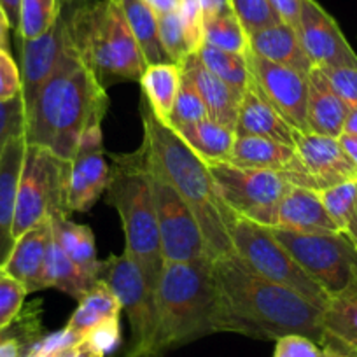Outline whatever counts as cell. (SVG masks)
I'll use <instances>...</instances> for the list:
<instances>
[{"label": "cell", "mask_w": 357, "mask_h": 357, "mask_svg": "<svg viewBox=\"0 0 357 357\" xmlns=\"http://www.w3.org/2000/svg\"><path fill=\"white\" fill-rule=\"evenodd\" d=\"M22 95V72L8 47H0V100H15Z\"/></svg>", "instance_id": "cell-46"}, {"label": "cell", "mask_w": 357, "mask_h": 357, "mask_svg": "<svg viewBox=\"0 0 357 357\" xmlns=\"http://www.w3.org/2000/svg\"><path fill=\"white\" fill-rule=\"evenodd\" d=\"M51 238L53 229L50 219L30 228L15 240V245L0 272L22 282L29 294L44 291V263Z\"/></svg>", "instance_id": "cell-21"}, {"label": "cell", "mask_w": 357, "mask_h": 357, "mask_svg": "<svg viewBox=\"0 0 357 357\" xmlns=\"http://www.w3.org/2000/svg\"><path fill=\"white\" fill-rule=\"evenodd\" d=\"M200 4L202 9H204L205 18H211V16L231 8V6H229V0H200Z\"/></svg>", "instance_id": "cell-54"}, {"label": "cell", "mask_w": 357, "mask_h": 357, "mask_svg": "<svg viewBox=\"0 0 357 357\" xmlns=\"http://www.w3.org/2000/svg\"><path fill=\"white\" fill-rule=\"evenodd\" d=\"M25 151L26 139L23 133L13 137L0 154V270L15 245L13 225H15L16 197H18V183Z\"/></svg>", "instance_id": "cell-22"}, {"label": "cell", "mask_w": 357, "mask_h": 357, "mask_svg": "<svg viewBox=\"0 0 357 357\" xmlns=\"http://www.w3.org/2000/svg\"><path fill=\"white\" fill-rule=\"evenodd\" d=\"M50 221L54 242L61 247V250L77 266H81L82 270H86V272L98 279L100 261L97 257L95 235L89 229V226L75 225L65 215H56V218H51Z\"/></svg>", "instance_id": "cell-30"}, {"label": "cell", "mask_w": 357, "mask_h": 357, "mask_svg": "<svg viewBox=\"0 0 357 357\" xmlns=\"http://www.w3.org/2000/svg\"><path fill=\"white\" fill-rule=\"evenodd\" d=\"M23 133H25V102L22 95L15 100H0V154L13 137Z\"/></svg>", "instance_id": "cell-44"}, {"label": "cell", "mask_w": 357, "mask_h": 357, "mask_svg": "<svg viewBox=\"0 0 357 357\" xmlns=\"http://www.w3.org/2000/svg\"><path fill=\"white\" fill-rule=\"evenodd\" d=\"M207 118V109H205V104L202 102L200 95L193 88V84L183 75V84L178 88L177 98H175L174 109H172V114L168 118L167 125L172 126L174 130H178L183 128V126L204 121Z\"/></svg>", "instance_id": "cell-38"}, {"label": "cell", "mask_w": 357, "mask_h": 357, "mask_svg": "<svg viewBox=\"0 0 357 357\" xmlns=\"http://www.w3.org/2000/svg\"><path fill=\"white\" fill-rule=\"evenodd\" d=\"M43 282L44 289L53 287V289L61 291V293L68 294L79 301L98 282V279L82 270L81 266H77L54 242V238H51L50 247H47L46 263H44Z\"/></svg>", "instance_id": "cell-27"}, {"label": "cell", "mask_w": 357, "mask_h": 357, "mask_svg": "<svg viewBox=\"0 0 357 357\" xmlns=\"http://www.w3.org/2000/svg\"><path fill=\"white\" fill-rule=\"evenodd\" d=\"M324 350L314 340L301 335H287L277 340L273 357H322Z\"/></svg>", "instance_id": "cell-47"}, {"label": "cell", "mask_w": 357, "mask_h": 357, "mask_svg": "<svg viewBox=\"0 0 357 357\" xmlns=\"http://www.w3.org/2000/svg\"><path fill=\"white\" fill-rule=\"evenodd\" d=\"M147 168H149L151 190H153L165 263L211 259L204 233L191 208L165 178V175L154 167L149 156H147Z\"/></svg>", "instance_id": "cell-13"}, {"label": "cell", "mask_w": 357, "mask_h": 357, "mask_svg": "<svg viewBox=\"0 0 357 357\" xmlns=\"http://www.w3.org/2000/svg\"><path fill=\"white\" fill-rule=\"evenodd\" d=\"M266 2L273 9V13L279 16L280 22L296 29L303 0H266Z\"/></svg>", "instance_id": "cell-50"}, {"label": "cell", "mask_w": 357, "mask_h": 357, "mask_svg": "<svg viewBox=\"0 0 357 357\" xmlns=\"http://www.w3.org/2000/svg\"><path fill=\"white\" fill-rule=\"evenodd\" d=\"M43 336V321H40V301L23 307L22 314L9 326L0 328V345L13 338H23L36 343Z\"/></svg>", "instance_id": "cell-42"}, {"label": "cell", "mask_w": 357, "mask_h": 357, "mask_svg": "<svg viewBox=\"0 0 357 357\" xmlns=\"http://www.w3.org/2000/svg\"><path fill=\"white\" fill-rule=\"evenodd\" d=\"M58 0H22L20 6V40H33L44 36L56 20Z\"/></svg>", "instance_id": "cell-36"}, {"label": "cell", "mask_w": 357, "mask_h": 357, "mask_svg": "<svg viewBox=\"0 0 357 357\" xmlns=\"http://www.w3.org/2000/svg\"><path fill=\"white\" fill-rule=\"evenodd\" d=\"M125 15L126 23L135 37L137 44L142 50L147 65L170 61L165 54L158 33V18L146 0H114Z\"/></svg>", "instance_id": "cell-32"}, {"label": "cell", "mask_w": 357, "mask_h": 357, "mask_svg": "<svg viewBox=\"0 0 357 357\" xmlns=\"http://www.w3.org/2000/svg\"><path fill=\"white\" fill-rule=\"evenodd\" d=\"M340 144H342L343 151L347 153V156L356 163L357 167V135H349V133H342L338 137Z\"/></svg>", "instance_id": "cell-55"}, {"label": "cell", "mask_w": 357, "mask_h": 357, "mask_svg": "<svg viewBox=\"0 0 357 357\" xmlns=\"http://www.w3.org/2000/svg\"><path fill=\"white\" fill-rule=\"evenodd\" d=\"M205 43L236 54L249 51V36L231 8L205 18Z\"/></svg>", "instance_id": "cell-34"}, {"label": "cell", "mask_w": 357, "mask_h": 357, "mask_svg": "<svg viewBox=\"0 0 357 357\" xmlns=\"http://www.w3.org/2000/svg\"><path fill=\"white\" fill-rule=\"evenodd\" d=\"M107 204L118 211L125 229V252L139 264L147 284L156 291L165 266L158 231L156 208L151 190L147 154L144 146L130 154H112Z\"/></svg>", "instance_id": "cell-4"}, {"label": "cell", "mask_w": 357, "mask_h": 357, "mask_svg": "<svg viewBox=\"0 0 357 357\" xmlns=\"http://www.w3.org/2000/svg\"><path fill=\"white\" fill-rule=\"evenodd\" d=\"M26 294L22 282L0 272V328L9 326L22 314Z\"/></svg>", "instance_id": "cell-43"}, {"label": "cell", "mask_w": 357, "mask_h": 357, "mask_svg": "<svg viewBox=\"0 0 357 357\" xmlns=\"http://www.w3.org/2000/svg\"><path fill=\"white\" fill-rule=\"evenodd\" d=\"M109 109L105 86L82 61L68 77L61 95L53 142L50 151L61 160L70 161L77 151L82 133L102 125Z\"/></svg>", "instance_id": "cell-12"}, {"label": "cell", "mask_w": 357, "mask_h": 357, "mask_svg": "<svg viewBox=\"0 0 357 357\" xmlns=\"http://www.w3.org/2000/svg\"><path fill=\"white\" fill-rule=\"evenodd\" d=\"M23 357H105L104 354L98 349H95L88 340H79V342L72 343V345L65 347V349L58 350V352L53 354H36L26 350Z\"/></svg>", "instance_id": "cell-49"}, {"label": "cell", "mask_w": 357, "mask_h": 357, "mask_svg": "<svg viewBox=\"0 0 357 357\" xmlns=\"http://www.w3.org/2000/svg\"><path fill=\"white\" fill-rule=\"evenodd\" d=\"M294 149L314 191L357 178L356 163L347 156L338 139L294 130Z\"/></svg>", "instance_id": "cell-17"}, {"label": "cell", "mask_w": 357, "mask_h": 357, "mask_svg": "<svg viewBox=\"0 0 357 357\" xmlns=\"http://www.w3.org/2000/svg\"><path fill=\"white\" fill-rule=\"evenodd\" d=\"M345 235L349 236L350 242H352L354 245H356V249H357V211H356V215H354L352 222H350L349 229L345 231Z\"/></svg>", "instance_id": "cell-58"}, {"label": "cell", "mask_w": 357, "mask_h": 357, "mask_svg": "<svg viewBox=\"0 0 357 357\" xmlns=\"http://www.w3.org/2000/svg\"><path fill=\"white\" fill-rule=\"evenodd\" d=\"M175 132L207 165L229 161L233 142H235V132L233 130L207 118L200 123L183 126V128L175 130Z\"/></svg>", "instance_id": "cell-29"}, {"label": "cell", "mask_w": 357, "mask_h": 357, "mask_svg": "<svg viewBox=\"0 0 357 357\" xmlns=\"http://www.w3.org/2000/svg\"><path fill=\"white\" fill-rule=\"evenodd\" d=\"M322 328L328 338L357 350V289L329 300L322 310Z\"/></svg>", "instance_id": "cell-33"}, {"label": "cell", "mask_w": 357, "mask_h": 357, "mask_svg": "<svg viewBox=\"0 0 357 357\" xmlns=\"http://www.w3.org/2000/svg\"><path fill=\"white\" fill-rule=\"evenodd\" d=\"M154 293L160 315V354L222 333L212 259L165 263Z\"/></svg>", "instance_id": "cell-3"}, {"label": "cell", "mask_w": 357, "mask_h": 357, "mask_svg": "<svg viewBox=\"0 0 357 357\" xmlns=\"http://www.w3.org/2000/svg\"><path fill=\"white\" fill-rule=\"evenodd\" d=\"M68 174L70 161L61 160L46 147L26 144L13 225L15 240L47 219L70 215Z\"/></svg>", "instance_id": "cell-6"}, {"label": "cell", "mask_w": 357, "mask_h": 357, "mask_svg": "<svg viewBox=\"0 0 357 357\" xmlns=\"http://www.w3.org/2000/svg\"><path fill=\"white\" fill-rule=\"evenodd\" d=\"M84 340H88L104 356L114 352L116 347L121 342V324H119V317L109 319V321L98 324L97 328H93L84 336Z\"/></svg>", "instance_id": "cell-48"}, {"label": "cell", "mask_w": 357, "mask_h": 357, "mask_svg": "<svg viewBox=\"0 0 357 357\" xmlns=\"http://www.w3.org/2000/svg\"><path fill=\"white\" fill-rule=\"evenodd\" d=\"M144 142L154 167L175 188L200 225L211 259L233 254L229 229L236 215L222 204L207 163L181 139L177 132L161 121L146 98L140 100Z\"/></svg>", "instance_id": "cell-2"}, {"label": "cell", "mask_w": 357, "mask_h": 357, "mask_svg": "<svg viewBox=\"0 0 357 357\" xmlns=\"http://www.w3.org/2000/svg\"><path fill=\"white\" fill-rule=\"evenodd\" d=\"M249 84L272 105L294 130L307 132L308 75L247 51Z\"/></svg>", "instance_id": "cell-14"}, {"label": "cell", "mask_w": 357, "mask_h": 357, "mask_svg": "<svg viewBox=\"0 0 357 357\" xmlns=\"http://www.w3.org/2000/svg\"><path fill=\"white\" fill-rule=\"evenodd\" d=\"M307 79V132L338 139L343 133V123L349 107L335 93L321 68H312Z\"/></svg>", "instance_id": "cell-25"}, {"label": "cell", "mask_w": 357, "mask_h": 357, "mask_svg": "<svg viewBox=\"0 0 357 357\" xmlns=\"http://www.w3.org/2000/svg\"><path fill=\"white\" fill-rule=\"evenodd\" d=\"M343 133L357 135V107H350L347 112L345 123H343Z\"/></svg>", "instance_id": "cell-57"}, {"label": "cell", "mask_w": 357, "mask_h": 357, "mask_svg": "<svg viewBox=\"0 0 357 357\" xmlns=\"http://www.w3.org/2000/svg\"><path fill=\"white\" fill-rule=\"evenodd\" d=\"M319 197L333 222L345 233L357 211V178L319 191Z\"/></svg>", "instance_id": "cell-37"}, {"label": "cell", "mask_w": 357, "mask_h": 357, "mask_svg": "<svg viewBox=\"0 0 357 357\" xmlns=\"http://www.w3.org/2000/svg\"><path fill=\"white\" fill-rule=\"evenodd\" d=\"M197 54L200 56L202 63L212 74H215L219 79L228 82L229 86L236 88L242 93L245 91L250 79L245 54L229 53V51L219 50V47L211 46L207 43L200 47V51Z\"/></svg>", "instance_id": "cell-35"}, {"label": "cell", "mask_w": 357, "mask_h": 357, "mask_svg": "<svg viewBox=\"0 0 357 357\" xmlns=\"http://www.w3.org/2000/svg\"><path fill=\"white\" fill-rule=\"evenodd\" d=\"M235 137H264L294 147V128L268 104L252 86L242 95L235 123Z\"/></svg>", "instance_id": "cell-24"}, {"label": "cell", "mask_w": 357, "mask_h": 357, "mask_svg": "<svg viewBox=\"0 0 357 357\" xmlns=\"http://www.w3.org/2000/svg\"><path fill=\"white\" fill-rule=\"evenodd\" d=\"M121 312V305H119L118 298L114 296L107 284L98 280L84 296L79 300L77 308L68 319L65 329L77 336L79 340L84 338L93 328H97L102 322L109 321V319L119 317Z\"/></svg>", "instance_id": "cell-31"}, {"label": "cell", "mask_w": 357, "mask_h": 357, "mask_svg": "<svg viewBox=\"0 0 357 357\" xmlns=\"http://www.w3.org/2000/svg\"><path fill=\"white\" fill-rule=\"evenodd\" d=\"M229 163L247 168L280 172L293 186L312 190L296 149L264 137H235Z\"/></svg>", "instance_id": "cell-19"}, {"label": "cell", "mask_w": 357, "mask_h": 357, "mask_svg": "<svg viewBox=\"0 0 357 357\" xmlns=\"http://www.w3.org/2000/svg\"><path fill=\"white\" fill-rule=\"evenodd\" d=\"M79 53L102 84L140 81L147 61L114 0H88L79 23Z\"/></svg>", "instance_id": "cell-5"}, {"label": "cell", "mask_w": 357, "mask_h": 357, "mask_svg": "<svg viewBox=\"0 0 357 357\" xmlns=\"http://www.w3.org/2000/svg\"><path fill=\"white\" fill-rule=\"evenodd\" d=\"M158 18V33H160V43L163 47L165 54L168 60L175 65H183V61L190 56V50H188L186 39H184L183 25L178 20L177 11L167 13V15H160Z\"/></svg>", "instance_id": "cell-39"}, {"label": "cell", "mask_w": 357, "mask_h": 357, "mask_svg": "<svg viewBox=\"0 0 357 357\" xmlns=\"http://www.w3.org/2000/svg\"><path fill=\"white\" fill-rule=\"evenodd\" d=\"M229 6L245 29L247 36L280 23L279 16L268 6L266 0H229Z\"/></svg>", "instance_id": "cell-41"}, {"label": "cell", "mask_w": 357, "mask_h": 357, "mask_svg": "<svg viewBox=\"0 0 357 357\" xmlns=\"http://www.w3.org/2000/svg\"><path fill=\"white\" fill-rule=\"evenodd\" d=\"M233 252L256 272L279 286L294 291L317 308L324 310L329 296L296 263L286 247L273 236L272 229L247 219L236 218L229 229Z\"/></svg>", "instance_id": "cell-7"}, {"label": "cell", "mask_w": 357, "mask_h": 357, "mask_svg": "<svg viewBox=\"0 0 357 357\" xmlns=\"http://www.w3.org/2000/svg\"><path fill=\"white\" fill-rule=\"evenodd\" d=\"M296 33L314 67L333 68L357 65V54L347 43L338 23L315 0H303Z\"/></svg>", "instance_id": "cell-15"}, {"label": "cell", "mask_w": 357, "mask_h": 357, "mask_svg": "<svg viewBox=\"0 0 357 357\" xmlns=\"http://www.w3.org/2000/svg\"><path fill=\"white\" fill-rule=\"evenodd\" d=\"M335 93L347 104V107H357V65L356 67L321 68Z\"/></svg>", "instance_id": "cell-45"}, {"label": "cell", "mask_w": 357, "mask_h": 357, "mask_svg": "<svg viewBox=\"0 0 357 357\" xmlns=\"http://www.w3.org/2000/svg\"><path fill=\"white\" fill-rule=\"evenodd\" d=\"M183 75L193 84L200 95L202 102L205 104L207 114L212 121L226 126L235 132L236 116H238L240 102H242V91L229 86L218 75L212 74L198 54H190L181 65Z\"/></svg>", "instance_id": "cell-20"}, {"label": "cell", "mask_w": 357, "mask_h": 357, "mask_svg": "<svg viewBox=\"0 0 357 357\" xmlns=\"http://www.w3.org/2000/svg\"><path fill=\"white\" fill-rule=\"evenodd\" d=\"M0 6L4 8L9 23H11V29L16 32L20 23V6H22V0H0Z\"/></svg>", "instance_id": "cell-53"}, {"label": "cell", "mask_w": 357, "mask_h": 357, "mask_svg": "<svg viewBox=\"0 0 357 357\" xmlns=\"http://www.w3.org/2000/svg\"><path fill=\"white\" fill-rule=\"evenodd\" d=\"M270 229L329 300L357 289V249L345 233Z\"/></svg>", "instance_id": "cell-8"}, {"label": "cell", "mask_w": 357, "mask_h": 357, "mask_svg": "<svg viewBox=\"0 0 357 357\" xmlns=\"http://www.w3.org/2000/svg\"><path fill=\"white\" fill-rule=\"evenodd\" d=\"M183 84V68L172 61L147 65L140 77L144 98L154 114L167 123L174 109L178 88Z\"/></svg>", "instance_id": "cell-28"}, {"label": "cell", "mask_w": 357, "mask_h": 357, "mask_svg": "<svg viewBox=\"0 0 357 357\" xmlns=\"http://www.w3.org/2000/svg\"><path fill=\"white\" fill-rule=\"evenodd\" d=\"M222 204L240 219L273 228L277 208L293 184L280 172L225 163L207 165Z\"/></svg>", "instance_id": "cell-10"}, {"label": "cell", "mask_w": 357, "mask_h": 357, "mask_svg": "<svg viewBox=\"0 0 357 357\" xmlns=\"http://www.w3.org/2000/svg\"><path fill=\"white\" fill-rule=\"evenodd\" d=\"M222 333L257 340L301 335L324 342L322 310L294 291L252 272L235 252L212 261Z\"/></svg>", "instance_id": "cell-1"}, {"label": "cell", "mask_w": 357, "mask_h": 357, "mask_svg": "<svg viewBox=\"0 0 357 357\" xmlns=\"http://www.w3.org/2000/svg\"><path fill=\"white\" fill-rule=\"evenodd\" d=\"M11 23H9L8 15L4 8L0 6V47H8L9 50V32H11Z\"/></svg>", "instance_id": "cell-56"}, {"label": "cell", "mask_w": 357, "mask_h": 357, "mask_svg": "<svg viewBox=\"0 0 357 357\" xmlns=\"http://www.w3.org/2000/svg\"><path fill=\"white\" fill-rule=\"evenodd\" d=\"M82 63L79 51H72L58 63L53 74L47 77L39 89L32 107L25 114V139L26 144L50 149L56 128V116L60 109L61 95L72 72Z\"/></svg>", "instance_id": "cell-18"}, {"label": "cell", "mask_w": 357, "mask_h": 357, "mask_svg": "<svg viewBox=\"0 0 357 357\" xmlns=\"http://www.w3.org/2000/svg\"><path fill=\"white\" fill-rule=\"evenodd\" d=\"M111 167L102 146V125L82 133L77 151L70 160L68 174V211L88 212L109 186Z\"/></svg>", "instance_id": "cell-16"}, {"label": "cell", "mask_w": 357, "mask_h": 357, "mask_svg": "<svg viewBox=\"0 0 357 357\" xmlns=\"http://www.w3.org/2000/svg\"><path fill=\"white\" fill-rule=\"evenodd\" d=\"M273 228L301 233H342L322 205L319 191L291 186L277 208Z\"/></svg>", "instance_id": "cell-23"}, {"label": "cell", "mask_w": 357, "mask_h": 357, "mask_svg": "<svg viewBox=\"0 0 357 357\" xmlns=\"http://www.w3.org/2000/svg\"><path fill=\"white\" fill-rule=\"evenodd\" d=\"M177 15L191 54L205 44V15L200 0H177Z\"/></svg>", "instance_id": "cell-40"}, {"label": "cell", "mask_w": 357, "mask_h": 357, "mask_svg": "<svg viewBox=\"0 0 357 357\" xmlns=\"http://www.w3.org/2000/svg\"><path fill=\"white\" fill-rule=\"evenodd\" d=\"M32 342L23 338H13L0 345V357H23Z\"/></svg>", "instance_id": "cell-52"}, {"label": "cell", "mask_w": 357, "mask_h": 357, "mask_svg": "<svg viewBox=\"0 0 357 357\" xmlns=\"http://www.w3.org/2000/svg\"><path fill=\"white\" fill-rule=\"evenodd\" d=\"M322 350H324L322 357H357V350L350 349V347L343 345L336 340L328 338V336L322 342Z\"/></svg>", "instance_id": "cell-51"}, {"label": "cell", "mask_w": 357, "mask_h": 357, "mask_svg": "<svg viewBox=\"0 0 357 357\" xmlns=\"http://www.w3.org/2000/svg\"><path fill=\"white\" fill-rule=\"evenodd\" d=\"M249 51L303 75H308L314 68L298 39L296 29L282 22L249 33Z\"/></svg>", "instance_id": "cell-26"}, {"label": "cell", "mask_w": 357, "mask_h": 357, "mask_svg": "<svg viewBox=\"0 0 357 357\" xmlns=\"http://www.w3.org/2000/svg\"><path fill=\"white\" fill-rule=\"evenodd\" d=\"M98 280L107 284L128 317L132 345L128 357L160 356V315L156 293L147 284L139 264L123 254L100 261Z\"/></svg>", "instance_id": "cell-9"}, {"label": "cell", "mask_w": 357, "mask_h": 357, "mask_svg": "<svg viewBox=\"0 0 357 357\" xmlns=\"http://www.w3.org/2000/svg\"><path fill=\"white\" fill-rule=\"evenodd\" d=\"M86 2L88 0H58L56 20L51 29L33 40H20V72L25 114L58 63L68 53L79 51V23Z\"/></svg>", "instance_id": "cell-11"}]
</instances>
